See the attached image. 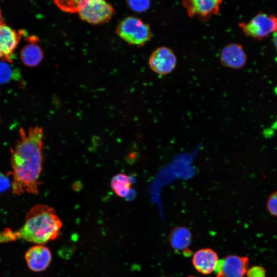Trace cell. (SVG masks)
<instances>
[{
    "label": "cell",
    "mask_w": 277,
    "mask_h": 277,
    "mask_svg": "<svg viewBox=\"0 0 277 277\" xmlns=\"http://www.w3.org/2000/svg\"><path fill=\"white\" fill-rule=\"evenodd\" d=\"M83 21L93 25L109 21L114 13L112 6L103 0L80 1L78 10Z\"/></svg>",
    "instance_id": "5"
},
{
    "label": "cell",
    "mask_w": 277,
    "mask_h": 277,
    "mask_svg": "<svg viewBox=\"0 0 277 277\" xmlns=\"http://www.w3.org/2000/svg\"><path fill=\"white\" fill-rule=\"evenodd\" d=\"M239 26L246 36L262 40L277 31V17L260 12L249 22L240 23Z\"/></svg>",
    "instance_id": "4"
},
{
    "label": "cell",
    "mask_w": 277,
    "mask_h": 277,
    "mask_svg": "<svg viewBox=\"0 0 277 277\" xmlns=\"http://www.w3.org/2000/svg\"><path fill=\"white\" fill-rule=\"evenodd\" d=\"M117 35L128 43L143 46L151 37V31L148 24L135 16L125 18L118 24Z\"/></svg>",
    "instance_id": "3"
},
{
    "label": "cell",
    "mask_w": 277,
    "mask_h": 277,
    "mask_svg": "<svg viewBox=\"0 0 277 277\" xmlns=\"http://www.w3.org/2000/svg\"><path fill=\"white\" fill-rule=\"evenodd\" d=\"M6 24L0 23V59L11 62L22 34Z\"/></svg>",
    "instance_id": "9"
},
{
    "label": "cell",
    "mask_w": 277,
    "mask_h": 277,
    "mask_svg": "<svg viewBox=\"0 0 277 277\" xmlns=\"http://www.w3.org/2000/svg\"><path fill=\"white\" fill-rule=\"evenodd\" d=\"M267 208L272 215L277 217V190L269 196L267 201Z\"/></svg>",
    "instance_id": "17"
},
{
    "label": "cell",
    "mask_w": 277,
    "mask_h": 277,
    "mask_svg": "<svg viewBox=\"0 0 277 277\" xmlns=\"http://www.w3.org/2000/svg\"><path fill=\"white\" fill-rule=\"evenodd\" d=\"M44 132L38 126L30 127L28 131L21 128L19 138L11 149L12 193H38L39 177L43 161Z\"/></svg>",
    "instance_id": "1"
},
{
    "label": "cell",
    "mask_w": 277,
    "mask_h": 277,
    "mask_svg": "<svg viewBox=\"0 0 277 277\" xmlns=\"http://www.w3.org/2000/svg\"><path fill=\"white\" fill-rule=\"evenodd\" d=\"M148 63L151 69L155 73L165 75L173 71L176 65L177 58L171 49L162 46L153 51Z\"/></svg>",
    "instance_id": "7"
},
{
    "label": "cell",
    "mask_w": 277,
    "mask_h": 277,
    "mask_svg": "<svg viewBox=\"0 0 277 277\" xmlns=\"http://www.w3.org/2000/svg\"><path fill=\"white\" fill-rule=\"evenodd\" d=\"M246 275L247 277H266V272L263 267L255 265L249 268Z\"/></svg>",
    "instance_id": "19"
},
{
    "label": "cell",
    "mask_w": 277,
    "mask_h": 277,
    "mask_svg": "<svg viewBox=\"0 0 277 277\" xmlns=\"http://www.w3.org/2000/svg\"><path fill=\"white\" fill-rule=\"evenodd\" d=\"M24 65L29 67L38 65L43 58V52L36 43H30L24 46L20 52Z\"/></svg>",
    "instance_id": "14"
},
{
    "label": "cell",
    "mask_w": 277,
    "mask_h": 277,
    "mask_svg": "<svg viewBox=\"0 0 277 277\" xmlns=\"http://www.w3.org/2000/svg\"><path fill=\"white\" fill-rule=\"evenodd\" d=\"M129 6L134 11L141 12L148 9L150 5L149 1H131L128 2Z\"/></svg>",
    "instance_id": "18"
},
{
    "label": "cell",
    "mask_w": 277,
    "mask_h": 277,
    "mask_svg": "<svg viewBox=\"0 0 277 277\" xmlns=\"http://www.w3.org/2000/svg\"><path fill=\"white\" fill-rule=\"evenodd\" d=\"M62 222L55 210L45 205L34 206L28 212L24 225L12 232L14 240L20 238L37 245H43L56 239Z\"/></svg>",
    "instance_id": "2"
},
{
    "label": "cell",
    "mask_w": 277,
    "mask_h": 277,
    "mask_svg": "<svg viewBox=\"0 0 277 277\" xmlns=\"http://www.w3.org/2000/svg\"><path fill=\"white\" fill-rule=\"evenodd\" d=\"M220 59L223 66L238 69L243 68L245 65L247 55L241 45L231 43L222 49Z\"/></svg>",
    "instance_id": "11"
},
{
    "label": "cell",
    "mask_w": 277,
    "mask_h": 277,
    "mask_svg": "<svg viewBox=\"0 0 277 277\" xmlns=\"http://www.w3.org/2000/svg\"><path fill=\"white\" fill-rule=\"evenodd\" d=\"M10 185L8 178L0 173V192L6 191Z\"/></svg>",
    "instance_id": "20"
},
{
    "label": "cell",
    "mask_w": 277,
    "mask_h": 277,
    "mask_svg": "<svg viewBox=\"0 0 277 277\" xmlns=\"http://www.w3.org/2000/svg\"><path fill=\"white\" fill-rule=\"evenodd\" d=\"M19 73L5 61H0V84L8 83L13 79L18 78Z\"/></svg>",
    "instance_id": "16"
},
{
    "label": "cell",
    "mask_w": 277,
    "mask_h": 277,
    "mask_svg": "<svg viewBox=\"0 0 277 277\" xmlns=\"http://www.w3.org/2000/svg\"><path fill=\"white\" fill-rule=\"evenodd\" d=\"M247 256L228 255L219 261L216 266V277H245L249 268Z\"/></svg>",
    "instance_id": "6"
},
{
    "label": "cell",
    "mask_w": 277,
    "mask_h": 277,
    "mask_svg": "<svg viewBox=\"0 0 277 277\" xmlns=\"http://www.w3.org/2000/svg\"><path fill=\"white\" fill-rule=\"evenodd\" d=\"M25 258L30 269L41 272L48 267L51 261L52 255L48 247L43 245H36L26 252Z\"/></svg>",
    "instance_id": "10"
},
{
    "label": "cell",
    "mask_w": 277,
    "mask_h": 277,
    "mask_svg": "<svg viewBox=\"0 0 277 277\" xmlns=\"http://www.w3.org/2000/svg\"><path fill=\"white\" fill-rule=\"evenodd\" d=\"M218 261L217 253L210 248H202L197 250L193 254L192 259L194 268L199 273L204 275H208L213 272Z\"/></svg>",
    "instance_id": "12"
},
{
    "label": "cell",
    "mask_w": 277,
    "mask_h": 277,
    "mask_svg": "<svg viewBox=\"0 0 277 277\" xmlns=\"http://www.w3.org/2000/svg\"><path fill=\"white\" fill-rule=\"evenodd\" d=\"M192 234L190 230L186 226H179L174 227L168 236L170 246L176 251H185L190 245Z\"/></svg>",
    "instance_id": "13"
},
{
    "label": "cell",
    "mask_w": 277,
    "mask_h": 277,
    "mask_svg": "<svg viewBox=\"0 0 277 277\" xmlns=\"http://www.w3.org/2000/svg\"><path fill=\"white\" fill-rule=\"evenodd\" d=\"M132 182L129 176L124 173L114 176L111 181V187L114 193L119 197L127 196L131 188Z\"/></svg>",
    "instance_id": "15"
},
{
    "label": "cell",
    "mask_w": 277,
    "mask_h": 277,
    "mask_svg": "<svg viewBox=\"0 0 277 277\" xmlns=\"http://www.w3.org/2000/svg\"><path fill=\"white\" fill-rule=\"evenodd\" d=\"M187 277H199V276H194V275H189V276H188Z\"/></svg>",
    "instance_id": "22"
},
{
    "label": "cell",
    "mask_w": 277,
    "mask_h": 277,
    "mask_svg": "<svg viewBox=\"0 0 277 277\" xmlns=\"http://www.w3.org/2000/svg\"><path fill=\"white\" fill-rule=\"evenodd\" d=\"M272 41H273L274 47L277 51V31L273 34Z\"/></svg>",
    "instance_id": "21"
},
{
    "label": "cell",
    "mask_w": 277,
    "mask_h": 277,
    "mask_svg": "<svg viewBox=\"0 0 277 277\" xmlns=\"http://www.w3.org/2000/svg\"><path fill=\"white\" fill-rule=\"evenodd\" d=\"M222 1L185 0L182 5L189 17L197 16L202 21H207L213 15L218 14Z\"/></svg>",
    "instance_id": "8"
},
{
    "label": "cell",
    "mask_w": 277,
    "mask_h": 277,
    "mask_svg": "<svg viewBox=\"0 0 277 277\" xmlns=\"http://www.w3.org/2000/svg\"><path fill=\"white\" fill-rule=\"evenodd\" d=\"M1 10H0V19H1Z\"/></svg>",
    "instance_id": "23"
}]
</instances>
